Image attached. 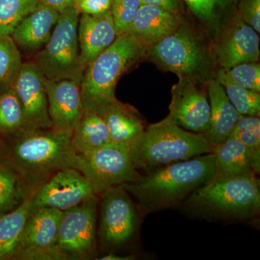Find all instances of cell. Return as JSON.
<instances>
[{
	"instance_id": "obj_19",
	"label": "cell",
	"mask_w": 260,
	"mask_h": 260,
	"mask_svg": "<svg viewBox=\"0 0 260 260\" xmlns=\"http://www.w3.org/2000/svg\"><path fill=\"white\" fill-rule=\"evenodd\" d=\"M63 212L47 207L30 209L14 258L22 251L54 245Z\"/></svg>"
},
{
	"instance_id": "obj_33",
	"label": "cell",
	"mask_w": 260,
	"mask_h": 260,
	"mask_svg": "<svg viewBox=\"0 0 260 260\" xmlns=\"http://www.w3.org/2000/svg\"><path fill=\"white\" fill-rule=\"evenodd\" d=\"M141 5V0H112L110 10L117 37L126 34Z\"/></svg>"
},
{
	"instance_id": "obj_24",
	"label": "cell",
	"mask_w": 260,
	"mask_h": 260,
	"mask_svg": "<svg viewBox=\"0 0 260 260\" xmlns=\"http://www.w3.org/2000/svg\"><path fill=\"white\" fill-rule=\"evenodd\" d=\"M239 0H182L186 8L210 34H218L237 12Z\"/></svg>"
},
{
	"instance_id": "obj_15",
	"label": "cell",
	"mask_w": 260,
	"mask_h": 260,
	"mask_svg": "<svg viewBox=\"0 0 260 260\" xmlns=\"http://www.w3.org/2000/svg\"><path fill=\"white\" fill-rule=\"evenodd\" d=\"M47 93L52 129L73 133L85 111L80 84L70 80H47Z\"/></svg>"
},
{
	"instance_id": "obj_38",
	"label": "cell",
	"mask_w": 260,
	"mask_h": 260,
	"mask_svg": "<svg viewBox=\"0 0 260 260\" xmlns=\"http://www.w3.org/2000/svg\"><path fill=\"white\" fill-rule=\"evenodd\" d=\"M135 259V256L133 254L129 255H119L114 251H110L100 257L97 258L99 260H133Z\"/></svg>"
},
{
	"instance_id": "obj_2",
	"label": "cell",
	"mask_w": 260,
	"mask_h": 260,
	"mask_svg": "<svg viewBox=\"0 0 260 260\" xmlns=\"http://www.w3.org/2000/svg\"><path fill=\"white\" fill-rule=\"evenodd\" d=\"M214 177L215 160L209 153L157 168L138 180L121 185L147 215L181 205Z\"/></svg>"
},
{
	"instance_id": "obj_6",
	"label": "cell",
	"mask_w": 260,
	"mask_h": 260,
	"mask_svg": "<svg viewBox=\"0 0 260 260\" xmlns=\"http://www.w3.org/2000/svg\"><path fill=\"white\" fill-rule=\"evenodd\" d=\"M145 56L161 69L198 83L208 81L213 71L204 43L184 23L170 35L147 47Z\"/></svg>"
},
{
	"instance_id": "obj_16",
	"label": "cell",
	"mask_w": 260,
	"mask_h": 260,
	"mask_svg": "<svg viewBox=\"0 0 260 260\" xmlns=\"http://www.w3.org/2000/svg\"><path fill=\"white\" fill-rule=\"evenodd\" d=\"M60 13L50 7L39 3L35 10L25 17L10 34L19 49L38 52L50 39Z\"/></svg>"
},
{
	"instance_id": "obj_14",
	"label": "cell",
	"mask_w": 260,
	"mask_h": 260,
	"mask_svg": "<svg viewBox=\"0 0 260 260\" xmlns=\"http://www.w3.org/2000/svg\"><path fill=\"white\" fill-rule=\"evenodd\" d=\"M47 82L35 63H23L12 87L23 109L24 129L52 128L48 111Z\"/></svg>"
},
{
	"instance_id": "obj_20",
	"label": "cell",
	"mask_w": 260,
	"mask_h": 260,
	"mask_svg": "<svg viewBox=\"0 0 260 260\" xmlns=\"http://www.w3.org/2000/svg\"><path fill=\"white\" fill-rule=\"evenodd\" d=\"M206 87L210 102V121L209 129L204 135L214 146L230 138L240 114L216 78L208 80Z\"/></svg>"
},
{
	"instance_id": "obj_32",
	"label": "cell",
	"mask_w": 260,
	"mask_h": 260,
	"mask_svg": "<svg viewBox=\"0 0 260 260\" xmlns=\"http://www.w3.org/2000/svg\"><path fill=\"white\" fill-rule=\"evenodd\" d=\"M216 78H222L233 84L260 93L259 61L240 63L221 69L217 73Z\"/></svg>"
},
{
	"instance_id": "obj_12",
	"label": "cell",
	"mask_w": 260,
	"mask_h": 260,
	"mask_svg": "<svg viewBox=\"0 0 260 260\" xmlns=\"http://www.w3.org/2000/svg\"><path fill=\"white\" fill-rule=\"evenodd\" d=\"M215 61L223 69L244 62L259 61V34L235 13L217 34Z\"/></svg>"
},
{
	"instance_id": "obj_31",
	"label": "cell",
	"mask_w": 260,
	"mask_h": 260,
	"mask_svg": "<svg viewBox=\"0 0 260 260\" xmlns=\"http://www.w3.org/2000/svg\"><path fill=\"white\" fill-rule=\"evenodd\" d=\"M223 85L233 106L241 115L260 116V93L239 86L222 78H216Z\"/></svg>"
},
{
	"instance_id": "obj_26",
	"label": "cell",
	"mask_w": 260,
	"mask_h": 260,
	"mask_svg": "<svg viewBox=\"0 0 260 260\" xmlns=\"http://www.w3.org/2000/svg\"><path fill=\"white\" fill-rule=\"evenodd\" d=\"M230 138L239 140L249 150L254 172L258 175L260 172L259 116L240 114Z\"/></svg>"
},
{
	"instance_id": "obj_36",
	"label": "cell",
	"mask_w": 260,
	"mask_h": 260,
	"mask_svg": "<svg viewBox=\"0 0 260 260\" xmlns=\"http://www.w3.org/2000/svg\"><path fill=\"white\" fill-rule=\"evenodd\" d=\"M142 4L153 5L162 9L181 14L182 0H141Z\"/></svg>"
},
{
	"instance_id": "obj_23",
	"label": "cell",
	"mask_w": 260,
	"mask_h": 260,
	"mask_svg": "<svg viewBox=\"0 0 260 260\" xmlns=\"http://www.w3.org/2000/svg\"><path fill=\"white\" fill-rule=\"evenodd\" d=\"M72 146L80 155L92 153L110 143V135L105 121L100 114L84 111L83 115L72 133Z\"/></svg>"
},
{
	"instance_id": "obj_35",
	"label": "cell",
	"mask_w": 260,
	"mask_h": 260,
	"mask_svg": "<svg viewBox=\"0 0 260 260\" xmlns=\"http://www.w3.org/2000/svg\"><path fill=\"white\" fill-rule=\"evenodd\" d=\"M112 0H75L74 8L81 14L100 15L110 11Z\"/></svg>"
},
{
	"instance_id": "obj_1",
	"label": "cell",
	"mask_w": 260,
	"mask_h": 260,
	"mask_svg": "<svg viewBox=\"0 0 260 260\" xmlns=\"http://www.w3.org/2000/svg\"><path fill=\"white\" fill-rule=\"evenodd\" d=\"M13 137L5 157L8 168L29 196L57 171H80V155L71 145L72 133L50 129H22Z\"/></svg>"
},
{
	"instance_id": "obj_25",
	"label": "cell",
	"mask_w": 260,
	"mask_h": 260,
	"mask_svg": "<svg viewBox=\"0 0 260 260\" xmlns=\"http://www.w3.org/2000/svg\"><path fill=\"white\" fill-rule=\"evenodd\" d=\"M31 197L15 210L0 216V260L14 258L30 212Z\"/></svg>"
},
{
	"instance_id": "obj_18",
	"label": "cell",
	"mask_w": 260,
	"mask_h": 260,
	"mask_svg": "<svg viewBox=\"0 0 260 260\" xmlns=\"http://www.w3.org/2000/svg\"><path fill=\"white\" fill-rule=\"evenodd\" d=\"M182 23L181 14L142 4L126 32L148 47L172 34Z\"/></svg>"
},
{
	"instance_id": "obj_27",
	"label": "cell",
	"mask_w": 260,
	"mask_h": 260,
	"mask_svg": "<svg viewBox=\"0 0 260 260\" xmlns=\"http://www.w3.org/2000/svg\"><path fill=\"white\" fill-rule=\"evenodd\" d=\"M22 64L20 49L13 38L0 34V91L12 87Z\"/></svg>"
},
{
	"instance_id": "obj_7",
	"label": "cell",
	"mask_w": 260,
	"mask_h": 260,
	"mask_svg": "<svg viewBox=\"0 0 260 260\" xmlns=\"http://www.w3.org/2000/svg\"><path fill=\"white\" fill-rule=\"evenodd\" d=\"M80 15L74 6L61 13L50 39L38 51L34 63L48 81L70 80L81 83L86 66L78 42Z\"/></svg>"
},
{
	"instance_id": "obj_11",
	"label": "cell",
	"mask_w": 260,
	"mask_h": 260,
	"mask_svg": "<svg viewBox=\"0 0 260 260\" xmlns=\"http://www.w3.org/2000/svg\"><path fill=\"white\" fill-rule=\"evenodd\" d=\"M94 195L90 181L80 171L66 168L54 173L32 195L30 209L47 207L65 211Z\"/></svg>"
},
{
	"instance_id": "obj_9",
	"label": "cell",
	"mask_w": 260,
	"mask_h": 260,
	"mask_svg": "<svg viewBox=\"0 0 260 260\" xmlns=\"http://www.w3.org/2000/svg\"><path fill=\"white\" fill-rule=\"evenodd\" d=\"M97 195L63 212L55 245L68 260L97 259Z\"/></svg>"
},
{
	"instance_id": "obj_5",
	"label": "cell",
	"mask_w": 260,
	"mask_h": 260,
	"mask_svg": "<svg viewBox=\"0 0 260 260\" xmlns=\"http://www.w3.org/2000/svg\"><path fill=\"white\" fill-rule=\"evenodd\" d=\"M138 169L145 172L173 162L212 153L213 146L205 135L183 129L167 116L147 126L143 134L128 146Z\"/></svg>"
},
{
	"instance_id": "obj_28",
	"label": "cell",
	"mask_w": 260,
	"mask_h": 260,
	"mask_svg": "<svg viewBox=\"0 0 260 260\" xmlns=\"http://www.w3.org/2000/svg\"><path fill=\"white\" fill-rule=\"evenodd\" d=\"M25 129L23 109L13 87L0 91V133L12 135Z\"/></svg>"
},
{
	"instance_id": "obj_4",
	"label": "cell",
	"mask_w": 260,
	"mask_h": 260,
	"mask_svg": "<svg viewBox=\"0 0 260 260\" xmlns=\"http://www.w3.org/2000/svg\"><path fill=\"white\" fill-rule=\"evenodd\" d=\"M147 47L137 38L126 34L86 67L80 83L85 110L100 114L117 102L116 84L122 75L145 56Z\"/></svg>"
},
{
	"instance_id": "obj_29",
	"label": "cell",
	"mask_w": 260,
	"mask_h": 260,
	"mask_svg": "<svg viewBox=\"0 0 260 260\" xmlns=\"http://www.w3.org/2000/svg\"><path fill=\"white\" fill-rule=\"evenodd\" d=\"M29 197L15 174L0 164V216L18 208Z\"/></svg>"
},
{
	"instance_id": "obj_30",
	"label": "cell",
	"mask_w": 260,
	"mask_h": 260,
	"mask_svg": "<svg viewBox=\"0 0 260 260\" xmlns=\"http://www.w3.org/2000/svg\"><path fill=\"white\" fill-rule=\"evenodd\" d=\"M39 3V0H0V34L10 35Z\"/></svg>"
},
{
	"instance_id": "obj_13",
	"label": "cell",
	"mask_w": 260,
	"mask_h": 260,
	"mask_svg": "<svg viewBox=\"0 0 260 260\" xmlns=\"http://www.w3.org/2000/svg\"><path fill=\"white\" fill-rule=\"evenodd\" d=\"M168 116L183 129L205 135L209 129L210 121L208 93L194 80L179 78L172 88Z\"/></svg>"
},
{
	"instance_id": "obj_37",
	"label": "cell",
	"mask_w": 260,
	"mask_h": 260,
	"mask_svg": "<svg viewBox=\"0 0 260 260\" xmlns=\"http://www.w3.org/2000/svg\"><path fill=\"white\" fill-rule=\"evenodd\" d=\"M40 3L47 5L59 13L73 6L75 0H39Z\"/></svg>"
},
{
	"instance_id": "obj_21",
	"label": "cell",
	"mask_w": 260,
	"mask_h": 260,
	"mask_svg": "<svg viewBox=\"0 0 260 260\" xmlns=\"http://www.w3.org/2000/svg\"><path fill=\"white\" fill-rule=\"evenodd\" d=\"M112 143L129 146L143 134L146 125L136 109L117 101L100 113Z\"/></svg>"
},
{
	"instance_id": "obj_10",
	"label": "cell",
	"mask_w": 260,
	"mask_h": 260,
	"mask_svg": "<svg viewBox=\"0 0 260 260\" xmlns=\"http://www.w3.org/2000/svg\"><path fill=\"white\" fill-rule=\"evenodd\" d=\"M80 157V172L90 181L97 195L112 186L134 182L142 176L126 145L110 142Z\"/></svg>"
},
{
	"instance_id": "obj_34",
	"label": "cell",
	"mask_w": 260,
	"mask_h": 260,
	"mask_svg": "<svg viewBox=\"0 0 260 260\" xmlns=\"http://www.w3.org/2000/svg\"><path fill=\"white\" fill-rule=\"evenodd\" d=\"M237 13L241 18L260 32V0H239Z\"/></svg>"
},
{
	"instance_id": "obj_8",
	"label": "cell",
	"mask_w": 260,
	"mask_h": 260,
	"mask_svg": "<svg viewBox=\"0 0 260 260\" xmlns=\"http://www.w3.org/2000/svg\"><path fill=\"white\" fill-rule=\"evenodd\" d=\"M100 195L97 237L101 246L109 251L129 246L138 237L141 210L122 185L108 188Z\"/></svg>"
},
{
	"instance_id": "obj_17",
	"label": "cell",
	"mask_w": 260,
	"mask_h": 260,
	"mask_svg": "<svg viewBox=\"0 0 260 260\" xmlns=\"http://www.w3.org/2000/svg\"><path fill=\"white\" fill-rule=\"evenodd\" d=\"M78 34L80 56L87 67L117 37L111 10L95 16L80 15Z\"/></svg>"
},
{
	"instance_id": "obj_22",
	"label": "cell",
	"mask_w": 260,
	"mask_h": 260,
	"mask_svg": "<svg viewBox=\"0 0 260 260\" xmlns=\"http://www.w3.org/2000/svg\"><path fill=\"white\" fill-rule=\"evenodd\" d=\"M215 179L256 174L247 148L233 138L213 146ZM257 176V175H256Z\"/></svg>"
},
{
	"instance_id": "obj_3",
	"label": "cell",
	"mask_w": 260,
	"mask_h": 260,
	"mask_svg": "<svg viewBox=\"0 0 260 260\" xmlns=\"http://www.w3.org/2000/svg\"><path fill=\"white\" fill-rule=\"evenodd\" d=\"M188 218L235 223L259 216V181L255 174L215 179L200 186L181 205Z\"/></svg>"
}]
</instances>
